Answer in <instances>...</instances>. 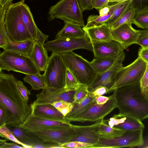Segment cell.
I'll use <instances>...</instances> for the list:
<instances>
[{
	"label": "cell",
	"instance_id": "6da1fadb",
	"mask_svg": "<svg viewBox=\"0 0 148 148\" xmlns=\"http://www.w3.org/2000/svg\"><path fill=\"white\" fill-rule=\"evenodd\" d=\"M16 80L13 74H5L0 71V107L8 114L6 125L18 127L31 114L32 109L18 90Z\"/></svg>",
	"mask_w": 148,
	"mask_h": 148
},
{
	"label": "cell",
	"instance_id": "7a4b0ae2",
	"mask_svg": "<svg viewBox=\"0 0 148 148\" xmlns=\"http://www.w3.org/2000/svg\"><path fill=\"white\" fill-rule=\"evenodd\" d=\"M113 91L119 113L113 117L130 116L141 121L148 119V94L142 92L140 82L119 88Z\"/></svg>",
	"mask_w": 148,
	"mask_h": 148
},
{
	"label": "cell",
	"instance_id": "3957f363",
	"mask_svg": "<svg viewBox=\"0 0 148 148\" xmlns=\"http://www.w3.org/2000/svg\"><path fill=\"white\" fill-rule=\"evenodd\" d=\"M4 23L7 34L15 42L33 39L21 16L20 1L11 4L6 11Z\"/></svg>",
	"mask_w": 148,
	"mask_h": 148
},
{
	"label": "cell",
	"instance_id": "277c9868",
	"mask_svg": "<svg viewBox=\"0 0 148 148\" xmlns=\"http://www.w3.org/2000/svg\"><path fill=\"white\" fill-rule=\"evenodd\" d=\"M62 56L67 68L80 84L88 86L92 82L97 73L90 62L73 51L62 54Z\"/></svg>",
	"mask_w": 148,
	"mask_h": 148
},
{
	"label": "cell",
	"instance_id": "5b68a950",
	"mask_svg": "<svg viewBox=\"0 0 148 148\" xmlns=\"http://www.w3.org/2000/svg\"><path fill=\"white\" fill-rule=\"evenodd\" d=\"M4 70L26 75L40 73L29 56L8 50H4L0 54V71Z\"/></svg>",
	"mask_w": 148,
	"mask_h": 148
},
{
	"label": "cell",
	"instance_id": "8992f818",
	"mask_svg": "<svg viewBox=\"0 0 148 148\" xmlns=\"http://www.w3.org/2000/svg\"><path fill=\"white\" fill-rule=\"evenodd\" d=\"M48 15L49 21L58 18L63 20L64 23L73 22L83 27L85 26L77 0H60L50 7Z\"/></svg>",
	"mask_w": 148,
	"mask_h": 148
},
{
	"label": "cell",
	"instance_id": "52a82bcc",
	"mask_svg": "<svg viewBox=\"0 0 148 148\" xmlns=\"http://www.w3.org/2000/svg\"><path fill=\"white\" fill-rule=\"evenodd\" d=\"M147 63L140 56L129 65L123 67L116 73L112 86L108 92L127 85L140 82L146 69Z\"/></svg>",
	"mask_w": 148,
	"mask_h": 148
},
{
	"label": "cell",
	"instance_id": "ba28073f",
	"mask_svg": "<svg viewBox=\"0 0 148 148\" xmlns=\"http://www.w3.org/2000/svg\"><path fill=\"white\" fill-rule=\"evenodd\" d=\"M67 68L62 54L52 52L43 74L46 87L56 89L64 88Z\"/></svg>",
	"mask_w": 148,
	"mask_h": 148
},
{
	"label": "cell",
	"instance_id": "9c48e42d",
	"mask_svg": "<svg viewBox=\"0 0 148 148\" xmlns=\"http://www.w3.org/2000/svg\"><path fill=\"white\" fill-rule=\"evenodd\" d=\"M44 46L47 52L61 54L78 49L93 51L92 44L87 35L79 38H56L45 43Z\"/></svg>",
	"mask_w": 148,
	"mask_h": 148
},
{
	"label": "cell",
	"instance_id": "30bf717a",
	"mask_svg": "<svg viewBox=\"0 0 148 148\" xmlns=\"http://www.w3.org/2000/svg\"><path fill=\"white\" fill-rule=\"evenodd\" d=\"M143 130L125 131L119 136L109 139L101 138L99 143L91 148H113L134 147L143 146Z\"/></svg>",
	"mask_w": 148,
	"mask_h": 148
},
{
	"label": "cell",
	"instance_id": "8fae6325",
	"mask_svg": "<svg viewBox=\"0 0 148 148\" xmlns=\"http://www.w3.org/2000/svg\"><path fill=\"white\" fill-rule=\"evenodd\" d=\"M116 108L113 94L112 97L104 105L97 104L94 100L85 111L79 116L71 119L69 122L78 121L83 123L97 121L103 119L106 116Z\"/></svg>",
	"mask_w": 148,
	"mask_h": 148
},
{
	"label": "cell",
	"instance_id": "7c38bea8",
	"mask_svg": "<svg viewBox=\"0 0 148 148\" xmlns=\"http://www.w3.org/2000/svg\"><path fill=\"white\" fill-rule=\"evenodd\" d=\"M29 132L46 141L56 143L60 145L70 142L77 135L74 125L56 129H44Z\"/></svg>",
	"mask_w": 148,
	"mask_h": 148
},
{
	"label": "cell",
	"instance_id": "4fadbf2b",
	"mask_svg": "<svg viewBox=\"0 0 148 148\" xmlns=\"http://www.w3.org/2000/svg\"><path fill=\"white\" fill-rule=\"evenodd\" d=\"M75 90V89L67 90L64 88L56 89L46 87L36 95V99L34 102L37 104H51L62 100L73 103Z\"/></svg>",
	"mask_w": 148,
	"mask_h": 148
},
{
	"label": "cell",
	"instance_id": "5bb4252c",
	"mask_svg": "<svg viewBox=\"0 0 148 148\" xmlns=\"http://www.w3.org/2000/svg\"><path fill=\"white\" fill-rule=\"evenodd\" d=\"M125 54L122 51L118 56L112 66L108 70L100 73H97L92 82L88 86L89 92H92L97 87L103 86L108 90L112 86L114 77L117 72L123 67L122 63Z\"/></svg>",
	"mask_w": 148,
	"mask_h": 148
},
{
	"label": "cell",
	"instance_id": "9a60e30c",
	"mask_svg": "<svg viewBox=\"0 0 148 148\" xmlns=\"http://www.w3.org/2000/svg\"><path fill=\"white\" fill-rule=\"evenodd\" d=\"M8 127L18 140L30 148H54L57 145L56 143L46 141L21 127Z\"/></svg>",
	"mask_w": 148,
	"mask_h": 148
},
{
	"label": "cell",
	"instance_id": "2e32d148",
	"mask_svg": "<svg viewBox=\"0 0 148 148\" xmlns=\"http://www.w3.org/2000/svg\"><path fill=\"white\" fill-rule=\"evenodd\" d=\"M111 32L113 39L119 42L124 49L136 44L140 33V30L134 29L131 23L123 24L111 29Z\"/></svg>",
	"mask_w": 148,
	"mask_h": 148
},
{
	"label": "cell",
	"instance_id": "e0dca14e",
	"mask_svg": "<svg viewBox=\"0 0 148 148\" xmlns=\"http://www.w3.org/2000/svg\"><path fill=\"white\" fill-rule=\"evenodd\" d=\"M73 125L70 122L52 121L34 116L31 114L19 127L29 131L59 128Z\"/></svg>",
	"mask_w": 148,
	"mask_h": 148
},
{
	"label": "cell",
	"instance_id": "ac0fdd59",
	"mask_svg": "<svg viewBox=\"0 0 148 148\" xmlns=\"http://www.w3.org/2000/svg\"><path fill=\"white\" fill-rule=\"evenodd\" d=\"M25 0H21L19 1L22 20L33 39L44 45L49 36L43 34L36 25L29 7L25 3Z\"/></svg>",
	"mask_w": 148,
	"mask_h": 148
},
{
	"label": "cell",
	"instance_id": "d6986e66",
	"mask_svg": "<svg viewBox=\"0 0 148 148\" xmlns=\"http://www.w3.org/2000/svg\"><path fill=\"white\" fill-rule=\"evenodd\" d=\"M91 43L95 57L116 59L124 49L119 42L114 40Z\"/></svg>",
	"mask_w": 148,
	"mask_h": 148
},
{
	"label": "cell",
	"instance_id": "ffe728a7",
	"mask_svg": "<svg viewBox=\"0 0 148 148\" xmlns=\"http://www.w3.org/2000/svg\"><path fill=\"white\" fill-rule=\"evenodd\" d=\"M101 120L97 121L90 125H74L76 129L77 135L71 141H78L91 144L94 145L97 144L101 139L98 132V129Z\"/></svg>",
	"mask_w": 148,
	"mask_h": 148
},
{
	"label": "cell",
	"instance_id": "44dd1931",
	"mask_svg": "<svg viewBox=\"0 0 148 148\" xmlns=\"http://www.w3.org/2000/svg\"><path fill=\"white\" fill-rule=\"evenodd\" d=\"M30 106L31 114L34 116L54 121L69 122L57 109L50 104H37L33 102Z\"/></svg>",
	"mask_w": 148,
	"mask_h": 148
},
{
	"label": "cell",
	"instance_id": "7402d4cb",
	"mask_svg": "<svg viewBox=\"0 0 148 148\" xmlns=\"http://www.w3.org/2000/svg\"><path fill=\"white\" fill-rule=\"evenodd\" d=\"M83 29L86 32L91 42L108 41L113 39L111 26L104 23L98 26L86 27Z\"/></svg>",
	"mask_w": 148,
	"mask_h": 148
},
{
	"label": "cell",
	"instance_id": "603a6c76",
	"mask_svg": "<svg viewBox=\"0 0 148 148\" xmlns=\"http://www.w3.org/2000/svg\"><path fill=\"white\" fill-rule=\"evenodd\" d=\"M47 51L42 45L34 40L29 57L40 71H44L49 58Z\"/></svg>",
	"mask_w": 148,
	"mask_h": 148
},
{
	"label": "cell",
	"instance_id": "cb8c5ba5",
	"mask_svg": "<svg viewBox=\"0 0 148 148\" xmlns=\"http://www.w3.org/2000/svg\"><path fill=\"white\" fill-rule=\"evenodd\" d=\"M63 27L58 32L56 38H75L84 37L87 36L85 31L80 24L69 22H64Z\"/></svg>",
	"mask_w": 148,
	"mask_h": 148
},
{
	"label": "cell",
	"instance_id": "d4e9b609",
	"mask_svg": "<svg viewBox=\"0 0 148 148\" xmlns=\"http://www.w3.org/2000/svg\"><path fill=\"white\" fill-rule=\"evenodd\" d=\"M95 99L89 93L88 95L81 101L77 103H73V106L71 111L65 116L68 121L81 114L85 111L92 103Z\"/></svg>",
	"mask_w": 148,
	"mask_h": 148
},
{
	"label": "cell",
	"instance_id": "484cf974",
	"mask_svg": "<svg viewBox=\"0 0 148 148\" xmlns=\"http://www.w3.org/2000/svg\"><path fill=\"white\" fill-rule=\"evenodd\" d=\"M34 41L33 39L18 42L11 41L4 50L12 51L29 56Z\"/></svg>",
	"mask_w": 148,
	"mask_h": 148
},
{
	"label": "cell",
	"instance_id": "4316f807",
	"mask_svg": "<svg viewBox=\"0 0 148 148\" xmlns=\"http://www.w3.org/2000/svg\"><path fill=\"white\" fill-rule=\"evenodd\" d=\"M125 131L114 127H111L101 119L98 126V132L101 138L109 139L122 135Z\"/></svg>",
	"mask_w": 148,
	"mask_h": 148
},
{
	"label": "cell",
	"instance_id": "83f0119b",
	"mask_svg": "<svg viewBox=\"0 0 148 148\" xmlns=\"http://www.w3.org/2000/svg\"><path fill=\"white\" fill-rule=\"evenodd\" d=\"M121 2H116L110 5V11L107 14L103 16L92 15L89 16L87 19V24L84 27H89L98 26L105 23L113 14L114 10Z\"/></svg>",
	"mask_w": 148,
	"mask_h": 148
},
{
	"label": "cell",
	"instance_id": "f1b7e54d",
	"mask_svg": "<svg viewBox=\"0 0 148 148\" xmlns=\"http://www.w3.org/2000/svg\"><path fill=\"white\" fill-rule=\"evenodd\" d=\"M125 116L126 117L124 121L114 127L125 131L143 130L144 129L145 126L142 121L132 116Z\"/></svg>",
	"mask_w": 148,
	"mask_h": 148
},
{
	"label": "cell",
	"instance_id": "f546056e",
	"mask_svg": "<svg viewBox=\"0 0 148 148\" xmlns=\"http://www.w3.org/2000/svg\"><path fill=\"white\" fill-rule=\"evenodd\" d=\"M116 59L95 57L90 63L97 74L100 73L110 68L113 64Z\"/></svg>",
	"mask_w": 148,
	"mask_h": 148
},
{
	"label": "cell",
	"instance_id": "4dcf8cb0",
	"mask_svg": "<svg viewBox=\"0 0 148 148\" xmlns=\"http://www.w3.org/2000/svg\"><path fill=\"white\" fill-rule=\"evenodd\" d=\"M23 79L25 82L29 84L32 89L35 90L43 89L46 87V84L43 75L40 73L34 75H26Z\"/></svg>",
	"mask_w": 148,
	"mask_h": 148
},
{
	"label": "cell",
	"instance_id": "1f68e13d",
	"mask_svg": "<svg viewBox=\"0 0 148 148\" xmlns=\"http://www.w3.org/2000/svg\"><path fill=\"white\" fill-rule=\"evenodd\" d=\"M132 23L139 28L148 29V7L136 11Z\"/></svg>",
	"mask_w": 148,
	"mask_h": 148
},
{
	"label": "cell",
	"instance_id": "d6a6232c",
	"mask_svg": "<svg viewBox=\"0 0 148 148\" xmlns=\"http://www.w3.org/2000/svg\"><path fill=\"white\" fill-rule=\"evenodd\" d=\"M133 0H128L121 1L114 10L113 14L105 23L111 25L118 19L131 8V4Z\"/></svg>",
	"mask_w": 148,
	"mask_h": 148
},
{
	"label": "cell",
	"instance_id": "836d02e7",
	"mask_svg": "<svg viewBox=\"0 0 148 148\" xmlns=\"http://www.w3.org/2000/svg\"><path fill=\"white\" fill-rule=\"evenodd\" d=\"M136 10L131 8L118 19L111 25V29H115L119 26L127 23L132 24V21Z\"/></svg>",
	"mask_w": 148,
	"mask_h": 148
},
{
	"label": "cell",
	"instance_id": "e575fe53",
	"mask_svg": "<svg viewBox=\"0 0 148 148\" xmlns=\"http://www.w3.org/2000/svg\"><path fill=\"white\" fill-rule=\"evenodd\" d=\"M0 135L2 137L8 140L21 145L24 148H30L29 147L25 145L18 140L10 130L7 127L5 123L0 126Z\"/></svg>",
	"mask_w": 148,
	"mask_h": 148
},
{
	"label": "cell",
	"instance_id": "d590c367",
	"mask_svg": "<svg viewBox=\"0 0 148 148\" xmlns=\"http://www.w3.org/2000/svg\"><path fill=\"white\" fill-rule=\"evenodd\" d=\"M80 84L73 74L67 68L66 74L64 88L67 90L75 89Z\"/></svg>",
	"mask_w": 148,
	"mask_h": 148
},
{
	"label": "cell",
	"instance_id": "8d00e7d4",
	"mask_svg": "<svg viewBox=\"0 0 148 148\" xmlns=\"http://www.w3.org/2000/svg\"><path fill=\"white\" fill-rule=\"evenodd\" d=\"M89 91L88 86L80 84L75 89L73 96L74 101L73 103H77L81 101L88 95Z\"/></svg>",
	"mask_w": 148,
	"mask_h": 148
},
{
	"label": "cell",
	"instance_id": "74e56055",
	"mask_svg": "<svg viewBox=\"0 0 148 148\" xmlns=\"http://www.w3.org/2000/svg\"><path fill=\"white\" fill-rule=\"evenodd\" d=\"M11 41L6 31L4 20H0V47L4 50Z\"/></svg>",
	"mask_w": 148,
	"mask_h": 148
},
{
	"label": "cell",
	"instance_id": "f35d334b",
	"mask_svg": "<svg viewBox=\"0 0 148 148\" xmlns=\"http://www.w3.org/2000/svg\"><path fill=\"white\" fill-rule=\"evenodd\" d=\"M136 44L140 45L142 48L148 47V29L140 30Z\"/></svg>",
	"mask_w": 148,
	"mask_h": 148
},
{
	"label": "cell",
	"instance_id": "ab89813d",
	"mask_svg": "<svg viewBox=\"0 0 148 148\" xmlns=\"http://www.w3.org/2000/svg\"><path fill=\"white\" fill-rule=\"evenodd\" d=\"M93 145L78 141H71L64 144L60 146L64 148H91Z\"/></svg>",
	"mask_w": 148,
	"mask_h": 148
},
{
	"label": "cell",
	"instance_id": "60d3db41",
	"mask_svg": "<svg viewBox=\"0 0 148 148\" xmlns=\"http://www.w3.org/2000/svg\"><path fill=\"white\" fill-rule=\"evenodd\" d=\"M142 92L143 93L148 94V63H147L146 69L140 82Z\"/></svg>",
	"mask_w": 148,
	"mask_h": 148
},
{
	"label": "cell",
	"instance_id": "b9f144b4",
	"mask_svg": "<svg viewBox=\"0 0 148 148\" xmlns=\"http://www.w3.org/2000/svg\"><path fill=\"white\" fill-rule=\"evenodd\" d=\"M16 84L17 87L20 93L28 102L29 100V96L31 94L30 91L28 90L22 81L17 80Z\"/></svg>",
	"mask_w": 148,
	"mask_h": 148
},
{
	"label": "cell",
	"instance_id": "7bdbcfd3",
	"mask_svg": "<svg viewBox=\"0 0 148 148\" xmlns=\"http://www.w3.org/2000/svg\"><path fill=\"white\" fill-rule=\"evenodd\" d=\"M148 7V0H133L131 4V8L136 11L141 10Z\"/></svg>",
	"mask_w": 148,
	"mask_h": 148
},
{
	"label": "cell",
	"instance_id": "ee69618b",
	"mask_svg": "<svg viewBox=\"0 0 148 148\" xmlns=\"http://www.w3.org/2000/svg\"><path fill=\"white\" fill-rule=\"evenodd\" d=\"M125 116H123L121 117L117 118L114 117H112L109 119L105 120L104 121L111 127H113L120 123H123L126 119Z\"/></svg>",
	"mask_w": 148,
	"mask_h": 148
},
{
	"label": "cell",
	"instance_id": "f6af8a7d",
	"mask_svg": "<svg viewBox=\"0 0 148 148\" xmlns=\"http://www.w3.org/2000/svg\"><path fill=\"white\" fill-rule=\"evenodd\" d=\"M13 0H0V17H5L8 8L12 3Z\"/></svg>",
	"mask_w": 148,
	"mask_h": 148
},
{
	"label": "cell",
	"instance_id": "bcb514c9",
	"mask_svg": "<svg viewBox=\"0 0 148 148\" xmlns=\"http://www.w3.org/2000/svg\"><path fill=\"white\" fill-rule=\"evenodd\" d=\"M110 0H93L92 10L95 8L99 11L102 8L108 5Z\"/></svg>",
	"mask_w": 148,
	"mask_h": 148
},
{
	"label": "cell",
	"instance_id": "7dc6e473",
	"mask_svg": "<svg viewBox=\"0 0 148 148\" xmlns=\"http://www.w3.org/2000/svg\"><path fill=\"white\" fill-rule=\"evenodd\" d=\"M108 89L103 86H100L97 87L92 92H89L90 95L93 97H96L108 93Z\"/></svg>",
	"mask_w": 148,
	"mask_h": 148
},
{
	"label": "cell",
	"instance_id": "c3c4849f",
	"mask_svg": "<svg viewBox=\"0 0 148 148\" xmlns=\"http://www.w3.org/2000/svg\"><path fill=\"white\" fill-rule=\"evenodd\" d=\"M51 105L54 106L58 110L60 109L73 106V103L62 100L55 102L51 103Z\"/></svg>",
	"mask_w": 148,
	"mask_h": 148
},
{
	"label": "cell",
	"instance_id": "681fc988",
	"mask_svg": "<svg viewBox=\"0 0 148 148\" xmlns=\"http://www.w3.org/2000/svg\"><path fill=\"white\" fill-rule=\"evenodd\" d=\"M93 0H77L79 6L82 12L92 10Z\"/></svg>",
	"mask_w": 148,
	"mask_h": 148
},
{
	"label": "cell",
	"instance_id": "f907efd6",
	"mask_svg": "<svg viewBox=\"0 0 148 148\" xmlns=\"http://www.w3.org/2000/svg\"><path fill=\"white\" fill-rule=\"evenodd\" d=\"M113 96V94L108 97L101 95L95 97L94 101L97 104L103 105L106 103Z\"/></svg>",
	"mask_w": 148,
	"mask_h": 148
},
{
	"label": "cell",
	"instance_id": "816d5d0a",
	"mask_svg": "<svg viewBox=\"0 0 148 148\" xmlns=\"http://www.w3.org/2000/svg\"><path fill=\"white\" fill-rule=\"evenodd\" d=\"M138 56L147 63H148V47L141 48L138 52Z\"/></svg>",
	"mask_w": 148,
	"mask_h": 148
},
{
	"label": "cell",
	"instance_id": "f5cc1de1",
	"mask_svg": "<svg viewBox=\"0 0 148 148\" xmlns=\"http://www.w3.org/2000/svg\"><path fill=\"white\" fill-rule=\"evenodd\" d=\"M8 120V116L6 112L0 107V126L5 123L6 124Z\"/></svg>",
	"mask_w": 148,
	"mask_h": 148
},
{
	"label": "cell",
	"instance_id": "db71d44e",
	"mask_svg": "<svg viewBox=\"0 0 148 148\" xmlns=\"http://www.w3.org/2000/svg\"><path fill=\"white\" fill-rule=\"evenodd\" d=\"M24 148L22 146L18 145L16 143H8L6 142L2 146H0V148Z\"/></svg>",
	"mask_w": 148,
	"mask_h": 148
},
{
	"label": "cell",
	"instance_id": "11a10c76",
	"mask_svg": "<svg viewBox=\"0 0 148 148\" xmlns=\"http://www.w3.org/2000/svg\"><path fill=\"white\" fill-rule=\"evenodd\" d=\"M110 9V6L108 5L100 10L99 11V15L103 16L109 12Z\"/></svg>",
	"mask_w": 148,
	"mask_h": 148
},
{
	"label": "cell",
	"instance_id": "9f6ffc18",
	"mask_svg": "<svg viewBox=\"0 0 148 148\" xmlns=\"http://www.w3.org/2000/svg\"><path fill=\"white\" fill-rule=\"evenodd\" d=\"M8 140L7 139H0V146H1L3 145L6 142L7 140Z\"/></svg>",
	"mask_w": 148,
	"mask_h": 148
},
{
	"label": "cell",
	"instance_id": "6f0895ef",
	"mask_svg": "<svg viewBox=\"0 0 148 148\" xmlns=\"http://www.w3.org/2000/svg\"><path fill=\"white\" fill-rule=\"evenodd\" d=\"M128 0H111L109 1V3L112 2H119L123 1Z\"/></svg>",
	"mask_w": 148,
	"mask_h": 148
},
{
	"label": "cell",
	"instance_id": "680465c9",
	"mask_svg": "<svg viewBox=\"0 0 148 148\" xmlns=\"http://www.w3.org/2000/svg\"><path fill=\"white\" fill-rule=\"evenodd\" d=\"M143 147L144 148H148V144L147 145L145 146V147Z\"/></svg>",
	"mask_w": 148,
	"mask_h": 148
},
{
	"label": "cell",
	"instance_id": "91938a15",
	"mask_svg": "<svg viewBox=\"0 0 148 148\" xmlns=\"http://www.w3.org/2000/svg\"></svg>",
	"mask_w": 148,
	"mask_h": 148
},
{
	"label": "cell",
	"instance_id": "94428289",
	"mask_svg": "<svg viewBox=\"0 0 148 148\" xmlns=\"http://www.w3.org/2000/svg\"></svg>",
	"mask_w": 148,
	"mask_h": 148
}]
</instances>
